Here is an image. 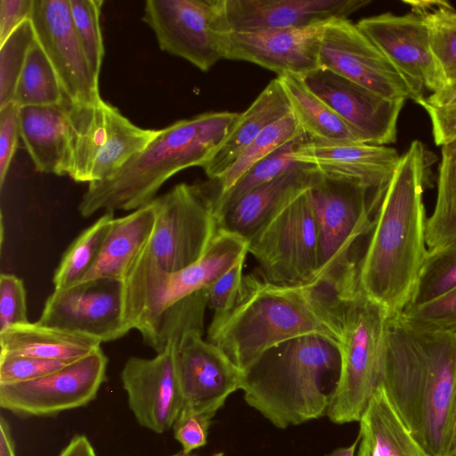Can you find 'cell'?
<instances>
[{
  "label": "cell",
  "instance_id": "53",
  "mask_svg": "<svg viewBox=\"0 0 456 456\" xmlns=\"http://www.w3.org/2000/svg\"><path fill=\"white\" fill-rule=\"evenodd\" d=\"M360 441L361 436L358 434L357 438L349 446L337 448L326 456H355V452L357 446L360 444Z\"/></svg>",
  "mask_w": 456,
  "mask_h": 456
},
{
  "label": "cell",
  "instance_id": "14",
  "mask_svg": "<svg viewBox=\"0 0 456 456\" xmlns=\"http://www.w3.org/2000/svg\"><path fill=\"white\" fill-rule=\"evenodd\" d=\"M102 347L37 379L0 385V406L20 416H52L87 405L106 380Z\"/></svg>",
  "mask_w": 456,
  "mask_h": 456
},
{
  "label": "cell",
  "instance_id": "1",
  "mask_svg": "<svg viewBox=\"0 0 456 456\" xmlns=\"http://www.w3.org/2000/svg\"><path fill=\"white\" fill-rule=\"evenodd\" d=\"M426 151L411 142L379 204L366 251L358 265L360 290L389 314H401L428 253L423 191Z\"/></svg>",
  "mask_w": 456,
  "mask_h": 456
},
{
  "label": "cell",
  "instance_id": "22",
  "mask_svg": "<svg viewBox=\"0 0 456 456\" xmlns=\"http://www.w3.org/2000/svg\"><path fill=\"white\" fill-rule=\"evenodd\" d=\"M370 0H224L233 32L287 29L327 23L348 16Z\"/></svg>",
  "mask_w": 456,
  "mask_h": 456
},
{
  "label": "cell",
  "instance_id": "50",
  "mask_svg": "<svg viewBox=\"0 0 456 456\" xmlns=\"http://www.w3.org/2000/svg\"><path fill=\"white\" fill-rule=\"evenodd\" d=\"M403 3L411 6V12L424 18L425 16L442 8H453V6L446 1L433 0H403Z\"/></svg>",
  "mask_w": 456,
  "mask_h": 456
},
{
  "label": "cell",
  "instance_id": "2",
  "mask_svg": "<svg viewBox=\"0 0 456 456\" xmlns=\"http://www.w3.org/2000/svg\"><path fill=\"white\" fill-rule=\"evenodd\" d=\"M455 383V331L420 329L401 314L389 316L381 385L432 456H444Z\"/></svg>",
  "mask_w": 456,
  "mask_h": 456
},
{
  "label": "cell",
  "instance_id": "27",
  "mask_svg": "<svg viewBox=\"0 0 456 456\" xmlns=\"http://www.w3.org/2000/svg\"><path fill=\"white\" fill-rule=\"evenodd\" d=\"M155 220L153 201L114 218L95 264L82 281L109 278L122 281L131 264L147 245Z\"/></svg>",
  "mask_w": 456,
  "mask_h": 456
},
{
  "label": "cell",
  "instance_id": "32",
  "mask_svg": "<svg viewBox=\"0 0 456 456\" xmlns=\"http://www.w3.org/2000/svg\"><path fill=\"white\" fill-rule=\"evenodd\" d=\"M64 101L59 77L36 37L26 55L13 102L22 108L59 105Z\"/></svg>",
  "mask_w": 456,
  "mask_h": 456
},
{
  "label": "cell",
  "instance_id": "37",
  "mask_svg": "<svg viewBox=\"0 0 456 456\" xmlns=\"http://www.w3.org/2000/svg\"><path fill=\"white\" fill-rule=\"evenodd\" d=\"M35 38L32 22L28 20L0 45V108L13 102L26 55Z\"/></svg>",
  "mask_w": 456,
  "mask_h": 456
},
{
  "label": "cell",
  "instance_id": "15",
  "mask_svg": "<svg viewBox=\"0 0 456 456\" xmlns=\"http://www.w3.org/2000/svg\"><path fill=\"white\" fill-rule=\"evenodd\" d=\"M37 322L87 335L102 343L121 338L131 330L124 319L123 283L104 278L54 289Z\"/></svg>",
  "mask_w": 456,
  "mask_h": 456
},
{
  "label": "cell",
  "instance_id": "56",
  "mask_svg": "<svg viewBox=\"0 0 456 456\" xmlns=\"http://www.w3.org/2000/svg\"><path fill=\"white\" fill-rule=\"evenodd\" d=\"M212 456H224V454L223 452H216V453L213 454Z\"/></svg>",
  "mask_w": 456,
  "mask_h": 456
},
{
  "label": "cell",
  "instance_id": "48",
  "mask_svg": "<svg viewBox=\"0 0 456 456\" xmlns=\"http://www.w3.org/2000/svg\"><path fill=\"white\" fill-rule=\"evenodd\" d=\"M59 456H97L95 450L84 435L74 436Z\"/></svg>",
  "mask_w": 456,
  "mask_h": 456
},
{
  "label": "cell",
  "instance_id": "8",
  "mask_svg": "<svg viewBox=\"0 0 456 456\" xmlns=\"http://www.w3.org/2000/svg\"><path fill=\"white\" fill-rule=\"evenodd\" d=\"M389 314L360 289L342 314L338 380L327 411L336 424L360 421L381 386Z\"/></svg>",
  "mask_w": 456,
  "mask_h": 456
},
{
  "label": "cell",
  "instance_id": "6",
  "mask_svg": "<svg viewBox=\"0 0 456 456\" xmlns=\"http://www.w3.org/2000/svg\"><path fill=\"white\" fill-rule=\"evenodd\" d=\"M247 254V239L221 229H217L199 261L177 272L161 269L143 248L122 280L126 324L153 348L165 314L188 297L208 288Z\"/></svg>",
  "mask_w": 456,
  "mask_h": 456
},
{
  "label": "cell",
  "instance_id": "36",
  "mask_svg": "<svg viewBox=\"0 0 456 456\" xmlns=\"http://www.w3.org/2000/svg\"><path fill=\"white\" fill-rule=\"evenodd\" d=\"M310 139L304 133L281 146L254 165L216 203V217L240 197L254 188L266 183L297 167L296 152Z\"/></svg>",
  "mask_w": 456,
  "mask_h": 456
},
{
  "label": "cell",
  "instance_id": "9",
  "mask_svg": "<svg viewBox=\"0 0 456 456\" xmlns=\"http://www.w3.org/2000/svg\"><path fill=\"white\" fill-rule=\"evenodd\" d=\"M215 179L182 183L156 197V220L144 247L166 272H177L199 261L217 232Z\"/></svg>",
  "mask_w": 456,
  "mask_h": 456
},
{
  "label": "cell",
  "instance_id": "21",
  "mask_svg": "<svg viewBox=\"0 0 456 456\" xmlns=\"http://www.w3.org/2000/svg\"><path fill=\"white\" fill-rule=\"evenodd\" d=\"M327 23L287 29L232 31L225 59L252 62L278 76L303 77L321 68L320 48Z\"/></svg>",
  "mask_w": 456,
  "mask_h": 456
},
{
  "label": "cell",
  "instance_id": "40",
  "mask_svg": "<svg viewBox=\"0 0 456 456\" xmlns=\"http://www.w3.org/2000/svg\"><path fill=\"white\" fill-rule=\"evenodd\" d=\"M402 317L420 329L454 331L456 330V289L424 305L405 309Z\"/></svg>",
  "mask_w": 456,
  "mask_h": 456
},
{
  "label": "cell",
  "instance_id": "26",
  "mask_svg": "<svg viewBox=\"0 0 456 456\" xmlns=\"http://www.w3.org/2000/svg\"><path fill=\"white\" fill-rule=\"evenodd\" d=\"M291 113L289 98L277 77L268 83L245 111L240 113L222 144L202 167L208 179L223 176L267 126Z\"/></svg>",
  "mask_w": 456,
  "mask_h": 456
},
{
  "label": "cell",
  "instance_id": "51",
  "mask_svg": "<svg viewBox=\"0 0 456 456\" xmlns=\"http://www.w3.org/2000/svg\"><path fill=\"white\" fill-rule=\"evenodd\" d=\"M456 334V330H454ZM456 454V383L450 411L444 456Z\"/></svg>",
  "mask_w": 456,
  "mask_h": 456
},
{
  "label": "cell",
  "instance_id": "39",
  "mask_svg": "<svg viewBox=\"0 0 456 456\" xmlns=\"http://www.w3.org/2000/svg\"><path fill=\"white\" fill-rule=\"evenodd\" d=\"M103 0H69L75 28L94 77L99 80L104 57L101 29Z\"/></svg>",
  "mask_w": 456,
  "mask_h": 456
},
{
  "label": "cell",
  "instance_id": "20",
  "mask_svg": "<svg viewBox=\"0 0 456 456\" xmlns=\"http://www.w3.org/2000/svg\"><path fill=\"white\" fill-rule=\"evenodd\" d=\"M204 330L185 333L176 362L183 406L216 415L228 396L241 388L243 371L217 346L202 338Z\"/></svg>",
  "mask_w": 456,
  "mask_h": 456
},
{
  "label": "cell",
  "instance_id": "10",
  "mask_svg": "<svg viewBox=\"0 0 456 456\" xmlns=\"http://www.w3.org/2000/svg\"><path fill=\"white\" fill-rule=\"evenodd\" d=\"M69 121L68 175L77 183L109 179L159 131L137 126L103 100L97 104L69 102Z\"/></svg>",
  "mask_w": 456,
  "mask_h": 456
},
{
  "label": "cell",
  "instance_id": "33",
  "mask_svg": "<svg viewBox=\"0 0 456 456\" xmlns=\"http://www.w3.org/2000/svg\"><path fill=\"white\" fill-rule=\"evenodd\" d=\"M113 219L114 212H105L72 241L54 271V289L83 280L95 264Z\"/></svg>",
  "mask_w": 456,
  "mask_h": 456
},
{
  "label": "cell",
  "instance_id": "13",
  "mask_svg": "<svg viewBox=\"0 0 456 456\" xmlns=\"http://www.w3.org/2000/svg\"><path fill=\"white\" fill-rule=\"evenodd\" d=\"M320 65L382 97L418 102L423 89L403 76L347 19H336L325 26Z\"/></svg>",
  "mask_w": 456,
  "mask_h": 456
},
{
  "label": "cell",
  "instance_id": "38",
  "mask_svg": "<svg viewBox=\"0 0 456 456\" xmlns=\"http://www.w3.org/2000/svg\"><path fill=\"white\" fill-rule=\"evenodd\" d=\"M422 19L428 28L431 51L446 86L456 84V10L442 8Z\"/></svg>",
  "mask_w": 456,
  "mask_h": 456
},
{
  "label": "cell",
  "instance_id": "55",
  "mask_svg": "<svg viewBox=\"0 0 456 456\" xmlns=\"http://www.w3.org/2000/svg\"><path fill=\"white\" fill-rule=\"evenodd\" d=\"M170 456H197V454H196V453H193V452H191V453H187V452H183V450H181V451H179L178 452L174 453V454H172V455H170Z\"/></svg>",
  "mask_w": 456,
  "mask_h": 456
},
{
  "label": "cell",
  "instance_id": "30",
  "mask_svg": "<svg viewBox=\"0 0 456 456\" xmlns=\"http://www.w3.org/2000/svg\"><path fill=\"white\" fill-rule=\"evenodd\" d=\"M278 77L289 98L292 114L310 141L360 142L353 130L305 85L301 77L283 75Z\"/></svg>",
  "mask_w": 456,
  "mask_h": 456
},
{
  "label": "cell",
  "instance_id": "52",
  "mask_svg": "<svg viewBox=\"0 0 456 456\" xmlns=\"http://www.w3.org/2000/svg\"><path fill=\"white\" fill-rule=\"evenodd\" d=\"M0 456H16L11 427L4 416L0 419Z\"/></svg>",
  "mask_w": 456,
  "mask_h": 456
},
{
  "label": "cell",
  "instance_id": "7",
  "mask_svg": "<svg viewBox=\"0 0 456 456\" xmlns=\"http://www.w3.org/2000/svg\"><path fill=\"white\" fill-rule=\"evenodd\" d=\"M307 193L318 227V271L311 284L348 300L360 289L358 265L351 250L359 238L371 232V215L379 203L362 182L320 171Z\"/></svg>",
  "mask_w": 456,
  "mask_h": 456
},
{
  "label": "cell",
  "instance_id": "49",
  "mask_svg": "<svg viewBox=\"0 0 456 456\" xmlns=\"http://www.w3.org/2000/svg\"><path fill=\"white\" fill-rule=\"evenodd\" d=\"M425 101L437 108L456 107V84L449 85L439 91L431 94Z\"/></svg>",
  "mask_w": 456,
  "mask_h": 456
},
{
  "label": "cell",
  "instance_id": "41",
  "mask_svg": "<svg viewBox=\"0 0 456 456\" xmlns=\"http://www.w3.org/2000/svg\"><path fill=\"white\" fill-rule=\"evenodd\" d=\"M67 364L60 361L0 353V385L37 379Z\"/></svg>",
  "mask_w": 456,
  "mask_h": 456
},
{
  "label": "cell",
  "instance_id": "23",
  "mask_svg": "<svg viewBox=\"0 0 456 456\" xmlns=\"http://www.w3.org/2000/svg\"><path fill=\"white\" fill-rule=\"evenodd\" d=\"M401 156L391 147L361 142L308 141L295 155L324 175L362 182L380 202Z\"/></svg>",
  "mask_w": 456,
  "mask_h": 456
},
{
  "label": "cell",
  "instance_id": "43",
  "mask_svg": "<svg viewBox=\"0 0 456 456\" xmlns=\"http://www.w3.org/2000/svg\"><path fill=\"white\" fill-rule=\"evenodd\" d=\"M28 322L26 289L21 279L14 274L0 276V332L12 326Z\"/></svg>",
  "mask_w": 456,
  "mask_h": 456
},
{
  "label": "cell",
  "instance_id": "35",
  "mask_svg": "<svg viewBox=\"0 0 456 456\" xmlns=\"http://www.w3.org/2000/svg\"><path fill=\"white\" fill-rule=\"evenodd\" d=\"M301 134H304V131L292 113L267 126L247 147L232 167L223 176L215 179L219 191L217 201L254 165Z\"/></svg>",
  "mask_w": 456,
  "mask_h": 456
},
{
  "label": "cell",
  "instance_id": "29",
  "mask_svg": "<svg viewBox=\"0 0 456 456\" xmlns=\"http://www.w3.org/2000/svg\"><path fill=\"white\" fill-rule=\"evenodd\" d=\"M359 423L361 443L368 456H432L412 436L382 385L372 395Z\"/></svg>",
  "mask_w": 456,
  "mask_h": 456
},
{
  "label": "cell",
  "instance_id": "28",
  "mask_svg": "<svg viewBox=\"0 0 456 456\" xmlns=\"http://www.w3.org/2000/svg\"><path fill=\"white\" fill-rule=\"evenodd\" d=\"M93 337L36 322L12 326L0 332L3 354L73 362L101 347Z\"/></svg>",
  "mask_w": 456,
  "mask_h": 456
},
{
  "label": "cell",
  "instance_id": "57",
  "mask_svg": "<svg viewBox=\"0 0 456 456\" xmlns=\"http://www.w3.org/2000/svg\"><path fill=\"white\" fill-rule=\"evenodd\" d=\"M451 456H456V454L451 455Z\"/></svg>",
  "mask_w": 456,
  "mask_h": 456
},
{
  "label": "cell",
  "instance_id": "11",
  "mask_svg": "<svg viewBox=\"0 0 456 456\" xmlns=\"http://www.w3.org/2000/svg\"><path fill=\"white\" fill-rule=\"evenodd\" d=\"M261 277L281 286L311 284L318 271V227L307 190L248 239Z\"/></svg>",
  "mask_w": 456,
  "mask_h": 456
},
{
  "label": "cell",
  "instance_id": "4",
  "mask_svg": "<svg viewBox=\"0 0 456 456\" xmlns=\"http://www.w3.org/2000/svg\"><path fill=\"white\" fill-rule=\"evenodd\" d=\"M240 113L210 111L177 120L159 131L141 152L109 179L88 183L78 203L83 217L100 210H136L156 199L176 173L203 167L222 144Z\"/></svg>",
  "mask_w": 456,
  "mask_h": 456
},
{
  "label": "cell",
  "instance_id": "3",
  "mask_svg": "<svg viewBox=\"0 0 456 456\" xmlns=\"http://www.w3.org/2000/svg\"><path fill=\"white\" fill-rule=\"evenodd\" d=\"M341 320L340 311L310 285L273 284L256 270L243 276L229 314L210 323L208 341L244 371L265 351L291 338L317 335L340 346Z\"/></svg>",
  "mask_w": 456,
  "mask_h": 456
},
{
  "label": "cell",
  "instance_id": "16",
  "mask_svg": "<svg viewBox=\"0 0 456 456\" xmlns=\"http://www.w3.org/2000/svg\"><path fill=\"white\" fill-rule=\"evenodd\" d=\"M30 20L59 77L65 99L72 104L101 102L99 80L75 28L69 0H34Z\"/></svg>",
  "mask_w": 456,
  "mask_h": 456
},
{
  "label": "cell",
  "instance_id": "54",
  "mask_svg": "<svg viewBox=\"0 0 456 456\" xmlns=\"http://www.w3.org/2000/svg\"><path fill=\"white\" fill-rule=\"evenodd\" d=\"M357 456H368L366 449H365L364 445L361 443V441H360V444H359V450H358Z\"/></svg>",
  "mask_w": 456,
  "mask_h": 456
},
{
  "label": "cell",
  "instance_id": "19",
  "mask_svg": "<svg viewBox=\"0 0 456 456\" xmlns=\"http://www.w3.org/2000/svg\"><path fill=\"white\" fill-rule=\"evenodd\" d=\"M357 27L391 63L420 88L436 93L446 81L431 51L423 19L413 12L366 17Z\"/></svg>",
  "mask_w": 456,
  "mask_h": 456
},
{
  "label": "cell",
  "instance_id": "44",
  "mask_svg": "<svg viewBox=\"0 0 456 456\" xmlns=\"http://www.w3.org/2000/svg\"><path fill=\"white\" fill-rule=\"evenodd\" d=\"M214 415L183 406L173 424L175 439L182 450L191 453L207 444L208 429Z\"/></svg>",
  "mask_w": 456,
  "mask_h": 456
},
{
  "label": "cell",
  "instance_id": "24",
  "mask_svg": "<svg viewBox=\"0 0 456 456\" xmlns=\"http://www.w3.org/2000/svg\"><path fill=\"white\" fill-rule=\"evenodd\" d=\"M317 172L314 166L302 163L254 188L217 216V229L248 240L281 208L308 190Z\"/></svg>",
  "mask_w": 456,
  "mask_h": 456
},
{
  "label": "cell",
  "instance_id": "31",
  "mask_svg": "<svg viewBox=\"0 0 456 456\" xmlns=\"http://www.w3.org/2000/svg\"><path fill=\"white\" fill-rule=\"evenodd\" d=\"M456 240V142L441 147L437 191L432 214L426 222L428 248Z\"/></svg>",
  "mask_w": 456,
  "mask_h": 456
},
{
  "label": "cell",
  "instance_id": "46",
  "mask_svg": "<svg viewBox=\"0 0 456 456\" xmlns=\"http://www.w3.org/2000/svg\"><path fill=\"white\" fill-rule=\"evenodd\" d=\"M417 103L426 110L430 118L435 143L442 147L456 142V107L437 108L428 104L424 97Z\"/></svg>",
  "mask_w": 456,
  "mask_h": 456
},
{
  "label": "cell",
  "instance_id": "12",
  "mask_svg": "<svg viewBox=\"0 0 456 456\" xmlns=\"http://www.w3.org/2000/svg\"><path fill=\"white\" fill-rule=\"evenodd\" d=\"M142 20L162 51L202 71L225 59L232 30L224 0H147Z\"/></svg>",
  "mask_w": 456,
  "mask_h": 456
},
{
  "label": "cell",
  "instance_id": "18",
  "mask_svg": "<svg viewBox=\"0 0 456 456\" xmlns=\"http://www.w3.org/2000/svg\"><path fill=\"white\" fill-rule=\"evenodd\" d=\"M353 130L360 142L386 145L396 141L397 121L405 100H392L319 68L302 77Z\"/></svg>",
  "mask_w": 456,
  "mask_h": 456
},
{
  "label": "cell",
  "instance_id": "17",
  "mask_svg": "<svg viewBox=\"0 0 456 456\" xmlns=\"http://www.w3.org/2000/svg\"><path fill=\"white\" fill-rule=\"evenodd\" d=\"M179 341H169L152 358L129 357L120 373L128 406L136 421L157 434L173 427L183 406L176 362Z\"/></svg>",
  "mask_w": 456,
  "mask_h": 456
},
{
  "label": "cell",
  "instance_id": "45",
  "mask_svg": "<svg viewBox=\"0 0 456 456\" xmlns=\"http://www.w3.org/2000/svg\"><path fill=\"white\" fill-rule=\"evenodd\" d=\"M20 133V107L9 102L0 108V187L4 186L12 159L18 145Z\"/></svg>",
  "mask_w": 456,
  "mask_h": 456
},
{
  "label": "cell",
  "instance_id": "42",
  "mask_svg": "<svg viewBox=\"0 0 456 456\" xmlns=\"http://www.w3.org/2000/svg\"><path fill=\"white\" fill-rule=\"evenodd\" d=\"M246 256L218 277L206 289L208 307L214 312L210 323L222 320L234 306L243 279Z\"/></svg>",
  "mask_w": 456,
  "mask_h": 456
},
{
  "label": "cell",
  "instance_id": "47",
  "mask_svg": "<svg viewBox=\"0 0 456 456\" xmlns=\"http://www.w3.org/2000/svg\"><path fill=\"white\" fill-rule=\"evenodd\" d=\"M34 0L0 1V45L23 22L30 20Z\"/></svg>",
  "mask_w": 456,
  "mask_h": 456
},
{
  "label": "cell",
  "instance_id": "25",
  "mask_svg": "<svg viewBox=\"0 0 456 456\" xmlns=\"http://www.w3.org/2000/svg\"><path fill=\"white\" fill-rule=\"evenodd\" d=\"M20 133L37 170L68 175L69 162V102L20 108Z\"/></svg>",
  "mask_w": 456,
  "mask_h": 456
},
{
  "label": "cell",
  "instance_id": "34",
  "mask_svg": "<svg viewBox=\"0 0 456 456\" xmlns=\"http://www.w3.org/2000/svg\"><path fill=\"white\" fill-rule=\"evenodd\" d=\"M456 289V240L428 248L411 297L404 308L411 309L436 301Z\"/></svg>",
  "mask_w": 456,
  "mask_h": 456
},
{
  "label": "cell",
  "instance_id": "5",
  "mask_svg": "<svg viewBox=\"0 0 456 456\" xmlns=\"http://www.w3.org/2000/svg\"><path fill=\"white\" fill-rule=\"evenodd\" d=\"M341 364L339 346L317 335L281 342L243 371L246 403L273 426L286 428L327 414Z\"/></svg>",
  "mask_w": 456,
  "mask_h": 456
}]
</instances>
